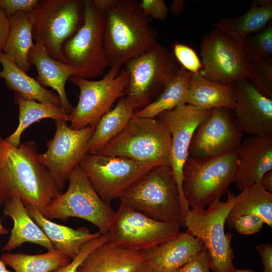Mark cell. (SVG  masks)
<instances>
[{
  "instance_id": "obj_1",
  "label": "cell",
  "mask_w": 272,
  "mask_h": 272,
  "mask_svg": "<svg viewBox=\"0 0 272 272\" xmlns=\"http://www.w3.org/2000/svg\"><path fill=\"white\" fill-rule=\"evenodd\" d=\"M38 155L35 142L15 147L0 133V206L16 196L26 207H35L45 216L49 202L61 192L38 161Z\"/></svg>"
},
{
  "instance_id": "obj_2",
  "label": "cell",
  "mask_w": 272,
  "mask_h": 272,
  "mask_svg": "<svg viewBox=\"0 0 272 272\" xmlns=\"http://www.w3.org/2000/svg\"><path fill=\"white\" fill-rule=\"evenodd\" d=\"M104 16V45L109 67L122 68L153 46L157 33L135 0H93Z\"/></svg>"
},
{
  "instance_id": "obj_3",
  "label": "cell",
  "mask_w": 272,
  "mask_h": 272,
  "mask_svg": "<svg viewBox=\"0 0 272 272\" xmlns=\"http://www.w3.org/2000/svg\"><path fill=\"white\" fill-rule=\"evenodd\" d=\"M119 199L155 220L179 223L184 227L180 192L169 165L150 170L133 183Z\"/></svg>"
},
{
  "instance_id": "obj_4",
  "label": "cell",
  "mask_w": 272,
  "mask_h": 272,
  "mask_svg": "<svg viewBox=\"0 0 272 272\" xmlns=\"http://www.w3.org/2000/svg\"><path fill=\"white\" fill-rule=\"evenodd\" d=\"M237 150L207 158L188 156L183 167L182 190L190 209H204L228 193L234 180Z\"/></svg>"
},
{
  "instance_id": "obj_5",
  "label": "cell",
  "mask_w": 272,
  "mask_h": 272,
  "mask_svg": "<svg viewBox=\"0 0 272 272\" xmlns=\"http://www.w3.org/2000/svg\"><path fill=\"white\" fill-rule=\"evenodd\" d=\"M97 154L156 167L170 166L171 135L156 118L133 116L123 130Z\"/></svg>"
},
{
  "instance_id": "obj_6",
  "label": "cell",
  "mask_w": 272,
  "mask_h": 272,
  "mask_svg": "<svg viewBox=\"0 0 272 272\" xmlns=\"http://www.w3.org/2000/svg\"><path fill=\"white\" fill-rule=\"evenodd\" d=\"M235 196L228 192L226 201L219 200L207 209H190L186 216V231L207 250L210 269L213 272H234V253L231 243L233 233L226 232L225 225Z\"/></svg>"
},
{
  "instance_id": "obj_7",
  "label": "cell",
  "mask_w": 272,
  "mask_h": 272,
  "mask_svg": "<svg viewBox=\"0 0 272 272\" xmlns=\"http://www.w3.org/2000/svg\"><path fill=\"white\" fill-rule=\"evenodd\" d=\"M35 43L54 59L63 62L62 46L84 21V1L39 0L29 13Z\"/></svg>"
},
{
  "instance_id": "obj_8",
  "label": "cell",
  "mask_w": 272,
  "mask_h": 272,
  "mask_svg": "<svg viewBox=\"0 0 272 272\" xmlns=\"http://www.w3.org/2000/svg\"><path fill=\"white\" fill-rule=\"evenodd\" d=\"M180 66L173 53L158 42L123 65L129 77L124 96L138 108L145 107L157 98Z\"/></svg>"
},
{
  "instance_id": "obj_9",
  "label": "cell",
  "mask_w": 272,
  "mask_h": 272,
  "mask_svg": "<svg viewBox=\"0 0 272 272\" xmlns=\"http://www.w3.org/2000/svg\"><path fill=\"white\" fill-rule=\"evenodd\" d=\"M104 16L93 0H84L83 23L62 46L64 63L74 67L76 76L92 79L109 67L103 39Z\"/></svg>"
},
{
  "instance_id": "obj_10",
  "label": "cell",
  "mask_w": 272,
  "mask_h": 272,
  "mask_svg": "<svg viewBox=\"0 0 272 272\" xmlns=\"http://www.w3.org/2000/svg\"><path fill=\"white\" fill-rule=\"evenodd\" d=\"M67 190L56 195L46 208L45 217L65 221L70 218L85 220L107 234L115 212L93 188L80 166L70 173Z\"/></svg>"
},
{
  "instance_id": "obj_11",
  "label": "cell",
  "mask_w": 272,
  "mask_h": 272,
  "mask_svg": "<svg viewBox=\"0 0 272 272\" xmlns=\"http://www.w3.org/2000/svg\"><path fill=\"white\" fill-rule=\"evenodd\" d=\"M128 80L126 71L118 67H109L99 80L71 77L69 81L79 88L80 94L77 105L67 115L70 127L77 130L96 126L115 102L125 96Z\"/></svg>"
},
{
  "instance_id": "obj_12",
  "label": "cell",
  "mask_w": 272,
  "mask_h": 272,
  "mask_svg": "<svg viewBox=\"0 0 272 272\" xmlns=\"http://www.w3.org/2000/svg\"><path fill=\"white\" fill-rule=\"evenodd\" d=\"M179 223L160 222L150 218L120 200L107 233L109 245L142 251L178 236Z\"/></svg>"
},
{
  "instance_id": "obj_13",
  "label": "cell",
  "mask_w": 272,
  "mask_h": 272,
  "mask_svg": "<svg viewBox=\"0 0 272 272\" xmlns=\"http://www.w3.org/2000/svg\"><path fill=\"white\" fill-rule=\"evenodd\" d=\"M242 43L236 42L220 30L214 28L200 45L202 67L199 74L213 82L235 85L248 79L252 62L243 50Z\"/></svg>"
},
{
  "instance_id": "obj_14",
  "label": "cell",
  "mask_w": 272,
  "mask_h": 272,
  "mask_svg": "<svg viewBox=\"0 0 272 272\" xmlns=\"http://www.w3.org/2000/svg\"><path fill=\"white\" fill-rule=\"evenodd\" d=\"M80 166L94 190L108 204L120 199L133 183L156 167L124 158L88 153Z\"/></svg>"
},
{
  "instance_id": "obj_15",
  "label": "cell",
  "mask_w": 272,
  "mask_h": 272,
  "mask_svg": "<svg viewBox=\"0 0 272 272\" xmlns=\"http://www.w3.org/2000/svg\"><path fill=\"white\" fill-rule=\"evenodd\" d=\"M54 121V137L47 143V150L37 157L62 192L70 173L88 154V142L95 126L76 130L71 128L66 120Z\"/></svg>"
},
{
  "instance_id": "obj_16",
  "label": "cell",
  "mask_w": 272,
  "mask_h": 272,
  "mask_svg": "<svg viewBox=\"0 0 272 272\" xmlns=\"http://www.w3.org/2000/svg\"><path fill=\"white\" fill-rule=\"evenodd\" d=\"M213 109L203 110L188 104H182L160 113L156 117L166 126L171 135L170 167L180 192L184 224L190 209L183 193V167L189 156V145L195 128Z\"/></svg>"
},
{
  "instance_id": "obj_17",
  "label": "cell",
  "mask_w": 272,
  "mask_h": 272,
  "mask_svg": "<svg viewBox=\"0 0 272 272\" xmlns=\"http://www.w3.org/2000/svg\"><path fill=\"white\" fill-rule=\"evenodd\" d=\"M233 112L226 108L213 109L195 128L189 156L207 158L236 151L242 143L243 132L235 122Z\"/></svg>"
},
{
  "instance_id": "obj_18",
  "label": "cell",
  "mask_w": 272,
  "mask_h": 272,
  "mask_svg": "<svg viewBox=\"0 0 272 272\" xmlns=\"http://www.w3.org/2000/svg\"><path fill=\"white\" fill-rule=\"evenodd\" d=\"M235 122L242 132L251 136L272 134V98L259 91L248 79L234 85Z\"/></svg>"
},
{
  "instance_id": "obj_19",
  "label": "cell",
  "mask_w": 272,
  "mask_h": 272,
  "mask_svg": "<svg viewBox=\"0 0 272 272\" xmlns=\"http://www.w3.org/2000/svg\"><path fill=\"white\" fill-rule=\"evenodd\" d=\"M272 170V134L250 136L237 150L234 182L239 190L260 184L263 176Z\"/></svg>"
},
{
  "instance_id": "obj_20",
  "label": "cell",
  "mask_w": 272,
  "mask_h": 272,
  "mask_svg": "<svg viewBox=\"0 0 272 272\" xmlns=\"http://www.w3.org/2000/svg\"><path fill=\"white\" fill-rule=\"evenodd\" d=\"M186 231L176 237L141 252L144 264L152 272H175L203 248Z\"/></svg>"
},
{
  "instance_id": "obj_21",
  "label": "cell",
  "mask_w": 272,
  "mask_h": 272,
  "mask_svg": "<svg viewBox=\"0 0 272 272\" xmlns=\"http://www.w3.org/2000/svg\"><path fill=\"white\" fill-rule=\"evenodd\" d=\"M28 61L36 69V81L43 87H49L55 91L62 108L67 115L70 113L74 107L67 99L65 85L71 77L77 75V71L65 63L54 59L43 46L35 43L29 51Z\"/></svg>"
},
{
  "instance_id": "obj_22",
  "label": "cell",
  "mask_w": 272,
  "mask_h": 272,
  "mask_svg": "<svg viewBox=\"0 0 272 272\" xmlns=\"http://www.w3.org/2000/svg\"><path fill=\"white\" fill-rule=\"evenodd\" d=\"M3 217H10L14 225L10 238L2 249L3 252H10L27 242L39 245L48 250L55 249L52 243L31 218L19 198L13 197L5 203Z\"/></svg>"
},
{
  "instance_id": "obj_23",
  "label": "cell",
  "mask_w": 272,
  "mask_h": 272,
  "mask_svg": "<svg viewBox=\"0 0 272 272\" xmlns=\"http://www.w3.org/2000/svg\"><path fill=\"white\" fill-rule=\"evenodd\" d=\"M26 207L31 218L52 243L55 249L71 260L77 256L84 244L102 235L99 231L91 233L86 227L74 229L54 223L43 216L36 208L30 206Z\"/></svg>"
},
{
  "instance_id": "obj_24",
  "label": "cell",
  "mask_w": 272,
  "mask_h": 272,
  "mask_svg": "<svg viewBox=\"0 0 272 272\" xmlns=\"http://www.w3.org/2000/svg\"><path fill=\"white\" fill-rule=\"evenodd\" d=\"M144 263L141 251L112 247L105 242L87 255L78 272H135Z\"/></svg>"
},
{
  "instance_id": "obj_25",
  "label": "cell",
  "mask_w": 272,
  "mask_h": 272,
  "mask_svg": "<svg viewBox=\"0 0 272 272\" xmlns=\"http://www.w3.org/2000/svg\"><path fill=\"white\" fill-rule=\"evenodd\" d=\"M271 18L272 1L256 0L241 16L222 19L213 26L234 41L242 43L248 36L264 29Z\"/></svg>"
},
{
  "instance_id": "obj_26",
  "label": "cell",
  "mask_w": 272,
  "mask_h": 272,
  "mask_svg": "<svg viewBox=\"0 0 272 272\" xmlns=\"http://www.w3.org/2000/svg\"><path fill=\"white\" fill-rule=\"evenodd\" d=\"M0 78L4 80L8 88L22 96L41 103L62 108L56 93L41 85L35 79L28 76L3 51L0 53Z\"/></svg>"
},
{
  "instance_id": "obj_27",
  "label": "cell",
  "mask_w": 272,
  "mask_h": 272,
  "mask_svg": "<svg viewBox=\"0 0 272 272\" xmlns=\"http://www.w3.org/2000/svg\"><path fill=\"white\" fill-rule=\"evenodd\" d=\"M137 109V105L125 96L118 99L115 106L104 114L97 123L88 142V153H98L119 134Z\"/></svg>"
},
{
  "instance_id": "obj_28",
  "label": "cell",
  "mask_w": 272,
  "mask_h": 272,
  "mask_svg": "<svg viewBox=\"0 0 272 272\" xmlns=\"http://www.w3.org/2000/svg\"><path fill=\"white\" fill-rule=\"evenodd\" d=\"M187 104L203 110L226 108L233 111L236 106L234 85H223L206 79L199 73L191 75Z\"/></svg>"
},
{
  "instance_id": "obj_29",
  "label": "cell",
  "mask_w": 272,
  "mask_h": 272,
  "mask_svg": "<svg viewBox=\"0 0 272 272\" xmlns=\"http://www.w3.org/2000/svg\"><path fill=\"white\" fill-rule=\"evenodd\" d=\"M246 215L260 217L270 227H272V193L264 189L260 184H254L243 188L235 196V202L231 209L226 224L233 228L235 220Z\"/></svg>"
},
{
  "instance_id": "obj_30",
  "label": "cell",
  "mask_w": 272,
  "mask_h": 272,
  "mask_svg": "<svg viewBox=\"0 0 272 272\" xmlns=\"http://www.w3.org/2000/svg\"><path fill=\"white\" fill-rule=\"evenodd\" d=\"M9 18L10 31L3 52L27 73L31 67L28 54L34 44L32 21L29 13L26 12L16 13Z\"/></svg>"
},
{
  "instance_id": "obj_31",
  "label": "cell",
  "mask_w": 272,
  "mask_h": 272,
  "mask_svg": "<svg viewBox=\"0 0 272 272\" xmlns=\"http://www.w3.org/2000/svg\"><path fill=\"white\" fill-rule=\"evenodd\" d=\"M192 73L183 67L165 86L160 94L151 103L135 111L133 116L156 118L160 113L187 104L188 89Z\"/></svg>"
},
{
  "instance_id": "obj_32",
  "label": "cell",
  "mask_w": 272,
  "mask_h": 272,
  "mask_svg": "<svg viewBox=\"0 0 272 272\" xmlns=\"http://www.w3.org/2000/svg\"><path fill=\"white\" fill-rule=\"evenodd\" d=\"M14 102L18 106L19 124L16 130L5 140L15 147L20 145L24 131L36 122L45 118L67 121V114L61 107L26 98L16 93Z\"/></svg>"
},
{
  "instance_id": "obj_33",
  "label": "cell",
  "mask_w": 272,
  "mask_h": 272,
  "mask_svg": "<svg viewBox=\"0 0 272 272\" xmlns=\"http://www.w3.org/2000/svg\"><path fill=\"white\" fill-rule=\"evenodd\" d=\"M1 259L15 272H51L71 261L55 249L33 255L6 252L2 255Z\"/></svg>"
},
{
  "instance_id": "obj_34",
  "label": "cell",
  "mask_w": 272,
  "mask_h": 272,
  "mask_svg": "<svg viewBox=\"0 0 272 272\" xmlns=\"http://www.w3.org/2000/svg\"><path fill=\"white\" fill-rule=\"evenodd\" d=\"M243 50L252 63L272 55V23L261 31L248 36L242 42Z\"/></svg>"
},
{
  "instance_id": "obj_35",
  "label": "cell",
  "mask_w": 272,
  "mask_h": 272,
  "mask_svg": "<svg viewBox=\"0 0 272 272\" xmlns=\"http://www.w3.org/2000/svg\"><path fill=\"white\" fill-rule=\"evenodd\" d=\"M248 80L262 93L272 98V58L252 63Z\"/></svg>"
},
{
  "instance_id": "obj_36",
  "label": "cell",
  "mask_w": 272,
  "mask_h": 272,
  "mask_svg": "<svg viewBox=\"0 0 272 272\" xmlns=\"http://www.w3.org/2000/svg\"><path fill=\"white\" fill-rule=\"evenodd\" d=\"M172 48V53L181 66L192 74L199 73L202 64L194 50L180 43H174Z\"/></svg>"
},
{
  "instance_id": "obj_37",
  "label": "cell",
  "mask_w": 272,
  "mask_h": 272,
  "mask_svg": "<svg viewBox=\"0 0 272 272\" xmlns=\"http://www.w3.org/2000/svg\"><path fill=\"white\" fill-rule=\"evenodd\" d=\"M107 239L106 234L87 242L83 245L77 256L69 264L51 272H78L79 267L87 255L97 247L106 242Z\"/></svg>"
},
{
  "instance_id": "obj_38",
  "label": "cell",
  "mask_w": 272,
  "mask_h": 272,
  "mask_svg": "<svg viewBox=\"0 0 272 272\" xmlns=\"http://www.w3.org/2000/svg\"><path fill=\"white\" fill-rule=\"evenodd\" d=\"M139 5L145 16L160 21L166 19L169 11L163 0H142Z\"/></svg>"
},
{
  "instance_id": "obj_39",
  "label": "cell",
  "mask_w": 272,
  "mask_h": 272,
  "mask_svg": "<svg viewBox=\"0 0 272 272\" xmlns=\"http://www.w3.org/2000/svg\"><path fill=\"white\" fill-rule=\"evenodd\" d=\"M264 224L262 219L256 215H246L238 217L233 228L241 235H251L260 231Z\"/></svg>"
},
{
  "instance_id": "obj_40",
  "label": "cell",
  "mask_w": 272,
  "mask_h": 272,
  "mask_svg": "<svg viewBox=\"0 0 272 272\" xmlns=\"http://www.w3.org/2000/svg\"><path fill=\"white\" fill-rule=\"evenodd\" d=\"M209 255L203 248L175 272H210Z\"/></svg>"
},
{
  "instance_id": "obj_41",
  "label": "cell",
  "mask_w": 272,
  "mask_h": 272,
  "mask_svg": "<svg viewBox=\"0 0 272 272\" xmlns=\"http://www.w3.org/2000/svg\"><path fill=\"white\" fill-rule=\"evenodd\" d=\"M38 1L39 0H0V8L10 18L18 13H30Z\"/></svg>"
},
{
  "instance_id": "obj_42",
  "label": "cell",
  "mask_w": 272,
  "mask_h": 272,
  "mask_svg": "<svg viewBox=\"0 0 272 272\" xmlns=\"http://www.w3.org/2000/svg\"><path fill=\"white\" fill-rule=\"evenodd\" d=\"M264 265L263 272H272V245L269 243L260 244L255 247Z\"/></svg>"
},
{
  "instance_id": "obj_43",
  "label": "cell",
  "mask_w": 272,
  "mask_h": 272,
  "mask_svg": "<svg viewBox=\"0 0 272 272\" xmlns=\"http://www.w3.org/2000/svg\"><path fill=\"white\" fill-rule=\"evenodd\" d=\"M10 28V18L0 8V53L7 39Z\"/></svg>"
},
{
  "instance_id": "obj_44",
  "label": "cell",
  "mask_w": 272,
  "mask_h": 272,
  "mask_svg": "<svg viewBox=\"0 0 272 272\" xmlns=\"http://www.w3.org/2000/svg\"><path fill=\"white\" fill-rule=\"evenodd\" d=\"M184 4L185 1L183 0H174L172 2L169 9L173 14L178 17L183 12Z\"/></svg>"
},
{
  "instance_id": "obj_45",
  "label": "cell",
  "mask_w": 272,
  "mask_h": 272,
  "mask_svg": "<svg viewBox=\"0 0 272 272\" xmlns=\"http://www.w3.org/2000/svg\"><path fill=\"white\" fill-rule=\"evenodd\" d=\"M260 184L264 189L272 193V170L266 172L263 176Z\"/></svg>"
},
{
  "instance_id": "obj_46",
  "label": "cell",
  "mask_w": 272,
  "mask_h": 272,
  "mask_svg": "<svg viewBox=\"0 0 272 272\" xmlns=\"http://www.w3.org/2000/svg\"><path fill=\"white\" fill-rule=\"evenodd\" d=\"M0 272H11L7 268L6 264L1 258H0Z\"/></svg>"
},
{
  "instance_id": "obj_47",
  "label": "cell",
  "mask_w": 272,
  "mask_h": 272,
  "mask_svg": "<svg viewBox=\"0 0 272 272\" xmlns=\"http://www.w3.org/2000/svg\"><path fill=\"white\" fill-rule=\"evenodd\" d=\"M9 233V230L5 228L2 224L0 219V235H6Z\"/></svg>"
},
{
  "instance_id": "obj_48",
  "label": "cell",
  "mask_w": 272,
  "mask_h": 272,
  "mask_svg": "<svg viewBox=\"0 0 272 272\" xmlns=\"http://www.w3.org/2000/svg\"><path fill=\"white\" fill-rule=\"evenodd\" d=\"M135 272H152L149 268L144 264Z\"/></svg>"
},
{
  "instance_id": "obj_49",
  "label": "cell",
  "mask_w": 272,
  "mask_h": 272,
  "mask_svg": "<svg viewBox=\"0 0 272 272\" xmlns=\"http://www.w3.org/2000/svg\"><path fill=\"white\" fill-rule=\"evenodd\" d=\"M234 272H257L250 269H236Z\"/></svg>"
}]
</instances>
